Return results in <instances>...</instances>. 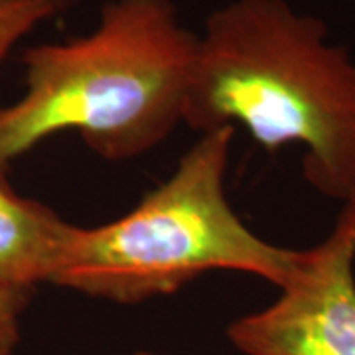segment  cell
Masks as SVG:
<instances>
[{
    "label": "cell",
    "instance_id": "cell-8",
    "mask_svg": "<svg viewBox=\"0 0 355 355\" xmlns=\"http://www.w3.org/2000/svg\"><path fill=\"white\" fill-rule=\"evenodd\" d=\"M79 0H58V4H60V8L62 10H67V8H71V6H76Z\"/></svg>",
    "mask_w": 355,
    "mask_h": 355
},
{
    "label": "cell",
    "instance_id": "cell-5",
    "mask_svg": "<svg viewBox=\"0 0 355 355\" xmlns=\"http://www.w3.org/2000/svg\"><path fill=\"white\" fill-rule=\"evenodd\" d=\"M71 223L0 180V284L30 292L50 282Z\"/></svg>",
    "mask_w": 355,
    "mask_h": 355
},
{
    "label": "cell",
    "instance_id": "cell-4",
    "mask_svg": "<svg viewBox=\"0 0 355 355\" xmlns=\"http://www.w3.org/2000/svg\"><path fill=\"white\" fill-rule=\"evenodd\" d=\"M227 336L245 355H355V198L279 298Z\"/></svg>",
    "mask_w": 355,
    "mask_h": 355
},
{
    "label": "cell",
    "instance_id": "cell-7",
    "mask_svg": "<svg viewBox=\"0 0 355 355\" xmlns=\"http://www.w3.org/2000/svg\"><path fill=\"white\" fill-rule=\"evenodd\" d=\"M30 292L0 284V355H10L20 336V314Z\"/></svg>",
    "mask_w": 355,
    "mask_h": 355
},
{
    "label": "cell",
    "instance_id": "cell-2",
    "mask_svg": "<svg viewBox=\"0 0 355 355\" xmlns=\"http://www.w3.org/2000/svg\"><path fill=\"white\" fill-rule=\"evenodd\" d=\"M196 53L172 0H107L89 34L26 50L24 93L0 107V180L65 130L105 160L148 153L184 123Z\"/></svg>",
    "mask_w": 355,
    "mask_h": 355
},
{
    "label": "cell",
    "instance_id": "cell-1",
    "mask_svg": "<svg viewBox=\"0 0 355 355\" xmlns=\"http://www.w3.org/2000/svg\"><path fill=\"white\" fill-rule=\"evenodd\" d=\"M184 123L237 125L268 153L304 148V180L355 198V62L324 20L286 0H229L198 34Z\"/></svg>",
    "mask_w": 355,
    "mask_h": 355
},
{
    "label": "cell",
    "instance_id": "cell-3",
    "mask_svg": "<svg viewBox=\"0 0 355 355\" xmlns=\"http://www.w3.org/2000/svg\"><path fill=\"white\" fill-rule=\"evenodd\" d=\"M233 137L231 127L202 132L172 176L128 214L99 227L71 225L51 284L119 304L172 294L209 270L291 284L306 251L261 239L227 202Z\"/></svg>",
    "mask_w": 355,
    "mask_h": 355
},
{
    "label": "cell",
    "instance_id": "cell-9",
    "mask_svg": "<svg viewBox=\"0 0 355 355\" xmlns=\"http://www.w3.org/2000/svg\"><path fill=\"white\" fill-rule=\"evenodd\" d=\"M140 355H150V354H140Z\"/></svg>",
    "mask_w": 355,
    "mask_h": 355
},
{
    "label": "cell",
    "instance_id": "cell-6",
    "mask_svg": "<svg viewBox=\"0 0 355 355\" xmlns=\"http://www.w3.org/2000/svg\"><path fill=\"white\" fill-rule=\"evenodd\" d=\"M62 12L58 0H0V64L26 34Z\"/></svg>",
    "mask_w": 355,
    "mask_h": 355
}]
</instances>
